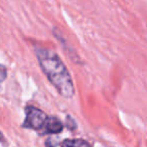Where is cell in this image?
<instances>
[{
    "label": "cell",
    "instance_id": "1",
    "mask_svg": "<svg viewBox=\"0 0 147 147\" xmlns=\"http://www.w3.org/2000/svg\"><path fill=\"white\" fill-rule=\"evenodd\" d=\"M34 51L43 74L57 93L65 99L73 98L75 95L73 79L57 53L43 47H36Z\"/></svg>",
    "mask_w": 147,
    "mask_h": 147
},
{
    "label": "cell",
    "instance_id": "2",
    "mask_svg": "<svg viewBox=\"0 0 147 147\" xmlns=\"http://www.w3.org/2000/svg\"><path fill=\"white\" fill-rule=\"evenodd\" d=\"M47 118L49 116L40 109L33 106H27L25 108V120L23 122V127L42 131Z\"/></svg>",
    "mask_w": 147,
    "mask_h": 147
},
{
    "label": "cell",
    "instance_id": "3",
    "mask_svg": "<svg viewBox=\"0 0 147 147\" xmlns=\"http://www.w3.org/2000/svg\"><path fill=\"white\" fill-rule=\"evenodd\" d=\"M63 124L57 117H49L42 129V132L45 134H59L63 131Z\"/></svg>",
    "mask_w": 147,
    "mask_h": 147
},
{
    "label": "cell",
    "instance_id": "4",
    "mask_svg": "<svg viewBox=\"0 0 147 147\" xmlns=\"http://www.w3.org/2000/svg\"><path fill=\"white\" fill-rule=\"evenodd\" d=\"M59 146L63 147H82L91 146V143L84 139H65L59 143Z\"/></svg>",
    "mask_w": 147,
    "mask_h": 147
},
{
    "label": "cell",
    "instance_id": "5",
    "mask_svg": "<svg viewBox=\"0 0 147 147\" xmlns=\"http://www.w3.org/2000/svg\"><path fill=\"white\" fill-rule=\"evenodd\" d=\"M67 128L71 131H74L77 128V125H76V123H75V120H74L71 116L67 117Z\"/></svg>",
    "mask_w": 147,
    "mask_h": 147
},
{
    "label": "cell",
    "instance_id": "6",
    "mask_svg": "<svg viewBox=\"0 0 147 147\" xmlns=\"http://www.w3.org/2000/svg\"><path fill=\"white\" fill-rule=\"evenodd\" d=\"M7 77V69L4 65H0V83L3 82V81L6 79Z\"/></svg>",
    "mask_w": 147,
    "mask_h": 147
},
{
    "label": "cell",
    "instance_id": "7",
    "mask_svg": "<svg viewBox=\"0 0 147 147\" xmlns=\"http://www.w3.org/2000/svg\"><path fill=\"white\" fill-rule=\"evenodd\" d=\"M1 141H4V137H3V135L0 132V142H1Z\"/></svg>",
    "mask_w": 147,
    "mask_h": 147
}]
</instances>
